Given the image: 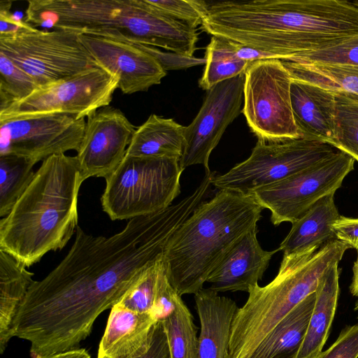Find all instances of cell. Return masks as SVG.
Returning a JSON list of instances; mask_svg holds the SVG:
<instances>
[{
	"instance_id": "cell-29",
	"label": "cell",
	"mask_w": 358,
	"mask_h": 358,
	"mask_svg": "<svg viewBox=\"0 0 358 358\" xmlns=\"http://www.w3.org/2000/svg\"><path fill=\"white\" fill-rule=\"evenodd\" d=\"M162 322L171 358H198V328L181 296L175 310Z\"/></svg>"
},
{
	"instance_id": "cell-8",
	"label": "cell",
	"mask_w": 358,
	"mask_h": 358,
	"mask_svg": "<svg viewBox=\"0 0 358 358\" xmlns=\"http://www.w3.org/2000/svg\"><path fill=\"white\" fill-rule=\"evenodd\" d=\"M80 34L66 29H29L0 37L5 54L43 87L100 67L82 43Z\"/></svg>"
},
{
	"instance_id": "cell-21",
	"label": "cell",
	"mask_w": 358,
	"mask_h": 358,
	"mask_svg": "<svg viewBox=\"0 0 358 358\" xmlns=\"http://www.w3.org/2000/svg\"><path fill=\"white\" fill-rule=\"evenodd\" d=\"M335 193L317 201L292 228L278 248L283 256L313 255L325 244L336 240L332 224L341 216L334 201Z\"/></svg>"
},
{
	"instance_id": "cell-11",
	"label": "cell",
	"mask_w": 358,
	"mask_h": 358,
	"mask_svg": "<svg viewBox=\"0 0 358 358\" xmlns=\"http://www.w3.org/2000/svg\"><path fill=\"white\" fill-rule=\"evenodd\" d=\"M355 159L338 150L327 158L272 184L249 191L271 212L274 225L294 222L322 197L335 193L354 169Z\"/></svg>"
},
{
	"instance_id": "cell-19",
	"label": "cell",
	"mask_w": 358,
	"mask_h": 358,
	"mask_svg": "<svg viewBox=\"0 0 358 358\" xmlns=\"http://www.w3.org/2000/svg\"><path fill=\"white\" fill-rule=\"evenodd\" d=\"M157 320L151 313H141L114 306L110 309L97 358H137L148 350Z\"/></svg>"
},
{
	"instance_id": "cell-22",
	"label": "cell",
	"mask_w": 358,
	"mask_h": 358,
	"mask_svg": "<svg viewBox=\"0 0 358 358\" xmlns=\"http://www.w3.org/2000/svg\"><path fill=\"white\" fill-rule=\"evenodd\" d=\"M338 265L331 264L319 279L315 305L296 358H315L328 338L340 290Z\"/></svg>"
},
{
	"instance_id": "cell-9",
	"label": "cell",
	"mask_w": 358,
	"mask_h": 358,
	"mask_svg": "<svg viewBox=\"0 0 358 358\" xmlns=\"http://www.w3.org/2000/svg\"><path fill=\"white\" fill-rule=\"evenodd\" d=\"M292 80L278 59L255 61L247 69L241 112L258 141L273 143L302 137L292 114Z\"/></svg>"
},
{
	"instance_id": "cell-28",
	"label": "cell",
	"mask_w": 358,
	"mask_h": 358,
	"mask_svg": "<svg viewBox=\"0 0 358 358\" xmlns=\"http://www.w3.org/2000/svg\"><path fill=\"white\" fill-rule=\"evenodd\" d=\"M36 163L15 155H0V216L7 215L33 180Z\"/></svg>"
},
{
	"instance_id": "cell-6",
	"label": "cell",
	"mask_w": 358,
	"mask_h": 358,
	"mask_svg": "<svg viewBox=\"0 0 358 358\" xmlns=\"http://www.w3.org/2000/svg\"><path fill=\"white\" fill-rule=\"evenodd\" d=\"M349 248L336 239L313 255L283 256L275 278L251 287L236 310L225 358H248L283 317L315 292L326 269L339 263Z\"/></svg>"
},
{
	"instance_id": "cell-10",
	"label": "cell",
	"mask_w": 358,
	"mask_h": 358,
	"mask_svg": "<svg viewBox=\"0 0 358 358\" xmlns=\"http://www.w3.org/2000/svg\"><path fill=\"white\" fill-rule=\"evenodd\" d=\"M338 150L327 142L304 137L273 143L257 141L247 159L226 173L214 175L212 185L247 194L305 169Z\"/></svg>"
},
{
	"instance_id": "cell-33",
	"label": "cell",
	"mask_w": 358,
	"mask_h": 358,
	"mask_svg": "<svg viewBox=\"0 0 358 358\" xmlns=\"http://www.w3.org/2000/svg\"><path fill=\"white\" fill-rule=\"evenodd\" d=\"M287 62L358 66V33L327 47L296 56Z\"/></svg>"
},
{
	"instance_id": "cell-40",
	"label": "cell",
	"mask_w": 358,
	"mask_h": 358,
	"mask_svg": "<svg viewBox=\"0 0 358 358\" xmlns=\"http://www.w3.org/2000/svg\"><path fill=\"white\" fill-rule=\"evenodd\" d=\"M234 42V41H233ZM235 43L236 52L239 59L250 63L263 59H276L275 56L251 47Z\"/></svg>"
},
{
	"instance_id": "cell-25",
	"label": "cell",
	"mask_w": 358,
	"mask_h": 358,
	"mask_svg": "<svg viewBox=\"0 0 358 358\" xmlns=\"http://www.w3.org/2000/svg\"><path fill=\"white\" fill-rule=\"evenodd\" d=\"M34 273L10 255L0 250V353L13 337V322L35 281Z\"/></svg>"
},
{
	"instance_id": "cell-5",
	"label": "cell",
	"mask_w": 358,
	"mask_h": 358,
	"mask_svg": "<svg viewBox=\"0 0 358 358\" xmlns=\"http://www.w3.org/2000/svg\"><path fill=\"white\" fill-rule=\"evenodd\" d=\"M264 208L249 194L219 189L171 236L163 262L178 294H195L229 250L257 227Z\"/></svg>"
},
{
	"instance_id": "cell-14",
	"label": "cell",
	"mask_w": 358,
	"mask_h": 358,
	"mask_svg": "<svg viewBox=\"0 0 358 358\" xmlns=\"http://www.w3.org/2000/svg\"><path fill=\"white\" fill-rule=\"evenodd\" d=\"M245 73L220 82L206 91L193 121L185 127V145L179 159L184 171L201 164L210 172L209 158L227 127L239 115L243 101Z\"/></svg>"
},
{
	"instance_id": "cell-43",
	"label": "cell",
	"mask_w": 358,
	"mask_h": 358,
	"mask_svg": "<svg viewBox=\"0 0 358 358\" xmlns=\"http://www.w3.org/2000/svg\"><path fill=\"white\" fill-rule=\"evenodd\" d=\"M357 309H358V304H357Z\"/></svg>"
},
{
	"instance_id": "cell-36",
	"label": "cell",
	"mask_w": 358,
	"mask_h": 358,
	"mask_svg": "<svg viewBox=\"0 0 358 358\" xmlns=\"http://www.w3.org/2000/svg\"><path fill=\"white\" fill-rule=\"evenodd\" d=\"M315 358H358V323L344 328L336 341Z\"/></svg>"
},
{
	"instance_id": "cell-24",
	"label": "cell",
	"mask_w": 358,
	"mask_h": 358,
	"mask_svg": "<svg viewBox=\"0 0 358 358\" xmlns=\"http://www.w3.org/2000/svg\"><path fill=\"white\" fill-rule=\"evenodd\" d=\"M185 127L171 118L155 114L136 128L126 155L137 157H181L185 145Z\"/></svg>"
},
{
	"instance_id": "cell-26",
	"label": "cell",
	"mask_w": 358,
	"mask_h": 358,
	"mask_svg": "<svg viewBox=\"0 0 358 358\" xmlns=\"http://www.w3.org/2000/svg\"><path fill=\"white\" fill-rule=\"evenodd\" d=\"M282 62L292 78L314 84L332 92L358 96V66Z\"/></svg>"
},
{
	"instance_id": "cell-17",
	"label": "cell",
	"mask_w": 358,
	"mask_h": 358,
	"mask_svg": "<svg viewBox=\"0 0 358 358\" xmlns=\"http://www.w3.org/2000/svg\"><path fill=\"white\" fill-rule=\"evenodd\" d=\"M257 227L244 234L209 275L206 282L216 292H248L262 278L273 255L280 251L262 249L257 240Z\"/></svg>"
},
{
	"instance_id": "cell-38",
	"label": "cell",
	"mask_w": 358,
	"mask_h": 358,
	"mask_svg": "<svg viewBox=\"0 0 358 358\" xmlns=\"http://www.w3.org/2000/svg\"><path fill=\"white\" fill-rule=\"evenodd\" d=\"M332 228L337 240L357 250L358 257V218L341 215Z\"/></svg>"
},
{
	"instance_id": "cell-2",
	"label": "cell",
	"mask_w": 358,
	"mask_h": 358,
	"mask_svg": "<svg viewBox=\"0 0 358 358\" xmlns=\"http://www.w3.org/2000/svg\"><path fill=\"white\" fill-rule=\"evenodd\" d=\"M201 29L287 62L358 33V6L346 0L206 1Z\"/></svg>"
},
{
	"instance_id": "cell-7",
	"label": "cell",
	"mask_w": 358,
	"mask_h": 358,
	"mask_svg": "<svg viewBox=\"0 0 358 358\" xmlns=\"http://www.w3.org/2000/svg\"><path fill=\"white\" fill-rule=\"evenodd\" d=\"M182 171L177 158L126 155L105 178L103 210L113 220L162 211L180 194Z\"/></svg>"
},
{
	"instance_id": "cell-37",
	"label": "cell",
	"mask_w": 358,
	"mask_h": 358,
	"mask_svg": "<svg viewBox=\"0 0 358 358\" xmlns=\"http://www.w3.org/2000/svg\"><path fill=\"white\" fill-rule=\"evenodd\" d=\"M12 1H0V37H6L29 29L31 25L10 13Z\"/></svg>"
},
{
	"instance_id": "cell-30",
	"label": "cell",
	"mask_w": 358,
	"mask_h": 358,
	"mask_svg": "<svg viewBox=\"0 0 358 358\" xmlns=\"http://www.w3.org/2000/svg\"><path fill=\"white\" fill-rule=\"evenodd\" d=\"M335 93V133L331 143L358 161V96Z\"/></svg>"
},
{
	"instance_id": "cell-41",
	"label": "cell",
	"mask_w": 358,
	"mask_h": 358,
	"mask_svg": "<svg viewBox=\"0 0 358 358\" xmlns=\"http://www.w3.org/2000/svg\"><path fill=\"white\" fill-rule=\"evenodd\" d=\"M36 358H92L89 352L83 348H78L64 352L41 356Z\"/></svg>"
},
{
	"instance_id": "cell-39",
	"label": "cell",
	"mask_w": 358,
	"mask_h": 358,
	"mask_svg": "<svg viewBox=\"0 0 358 358\" xmlns=\"http://www.w3.org/2000/svg\"><path fill=\"white\" fill-rule=\"evenodd\" d=\"M137 358H171L162 321L155 323L148 350Z\"/></svg>"
},
{
	"instance_id": "cell-18",
	"label": "cell",
	"mask_w": 358,
	"mask_h": 358,
	"mask_svg": "<svg viewBox=\"0 0 358 358\" xmlns=\"http://www.w3.org/2000/svg\"><path fill=\"white\" fill-rule=\"evenodd\" d=\"M290 99L294 120L301 136L331 144L335 133V93L292 78Z\"/></svg>"
},
{
	"instance_id": "cell-16",
	"label": "cell",
	"mask_w": 358,
	"mask_h": 358,
	"mask_svg": "<svg viewBox=\"0 0 358 358\" xmlns=\"http://www.w3.org/2000/svg\"><path fill=\"white\" fill-rule=\"evenodd\" d=\"M79 38L101 68L118 76V90L124 94L147 91L166 76L159 60L140 45L86 34Z\"/></svg>"
},
{
	"instance_id": "cell-35",
	"label": "cell",
	"mask_w": 358,
	"mask_h": 358,
	"mask_svg": "<svg viewBox=\"0 0 358 358\" xmlns=\"http://www.w3.org/2000/svg\"><path fill=\"white\" fill-rule=\"evenodd\" d=\"M180 296L169 282L164 266L162 269L157 285L152 315L157 321H162L175 310Z\"/></svg>"
},
{
	"instance_id": "cell-13",
	"label": "cell",
	"mask_w": 358,
	"mask_h": 358,
	"mask_svg": "<svg viewBox=\"0 0 358 358\" xmlns=\"http://www.w3.org/2000/svg\"><path fill=\"white\" fill-rule=\"evenodd\" d=\"M86 125L76 115L52 113L0 122V155H15L36 163L77 150Z\"/></svg>"
},
{
	"instance_id": "cell-42",
	"label": "cell",
	"mask_w": 358,
	"mask_h": 358,
	"mask_svg": "<svg viewBox=\"0 0 358 358\" xmlns=\"http://www.w3.org/2000/svg\"><path fill=\"white\" fill-rule=\"evenodd\" d=\"M354 1V3H355L357 6H358V0H355V1Z\"/></svg>"
},
{
	"instance_id": "cell-34",
	"label": "cell",
	"mask_w": 358,
	"mask_h": 358,
	"mask_svg": "<svg viewBox=\"0 0 358 358\" xmlns=\"http://www.w3.org/2000/svg\"><path fill=\"white\" fill-rule=\"evenodd\" d=\"M148 2L162 13L195 29L201 26L206 10L205 1L148 0Z\"/></svg>"
},
{
	"instance_id": "cell-3",
	"label": "cell",
	"mask_w": 358,
	"mask_h": 358,
	"mask_svg": "<svg viewBox=\"0 0 358 358\" xmlns=\"http://www.w3.org/2000/svg\"><path fill=\"white\" fill-rule=\"evenodd\" d=\"M85 180L76 156L44 159L0 220V250L29 267L48 252L64 248L78 226V194Z\"/></svg>"
},
{
	"instance_id": "cell-44",
	"label": "cell",
	"mask_w": 358,
	"mask_h": 358,
	"mask_svg": "<svg viewBox=\"0 0 358 358\" xmlns=\"http://www.w3.org/2000/svg\"></svg>"
},
{
	"instance_id": "cell-15",
	"label": "cell",
	"mask_w": 358,
	"mask_h": 358,
	"mask_svg": "<svg viewBox=\"0 0 358 358\" xmlns=\"http://www.w3.org/2000/svg\"><path fill=\"white\" fill-rule=\"evenodd\" d=\"M135 130L125 115L110 105L90 115L76 155L84 179L112 173L125 157Z\"/></svg>"
},
{
	"instance_id": "cell-4",
	"label": "cell",
	"mask_w": 358,
	"mask_h": 358,
	"mask_svg": "<svg viewBox=\"0 0 358 358\" xmlns=\"http://www.w3.org/2000/svg\"><path fill=\"white\" fill-rule=\"evenodd\" d=\"M24 21L37 28L66 29L158 47L193 59L199 34L148 0H30Z\"/></svg>"
},
{
	"instance_id": "cell-1",
	"label": "cell",
	"mask_w": 358,
	"mask_h": 358,
	"mask_svg": "<svg viewBox=\"0 0 358 358\" xmlns=\"http://www.w3.org/2000/svg\"><path fill=\"white\" fill-rule=\"evenodd\" d=\"M196 207L185 196L162 211L129 220L109 237L78 226L67 255L29 287L13 322V337L30 343L32 358L79 348L99 315L163 257L171 236Z\"/></svg>"
},
{
	"instance_id": "cell-32",
	"label": "cell",
	"mask_w": 358,
	"mask_h": 358,
	"mask_svg": "<svg viewBox=\"0 0 358 358\" xmlns=\"http://www.w3.org/2000/svg\"><path fill=\"white\" fill-rule=\"evenodd\" d=\"M38 88L31 77L0 52V109L27 97Z\"/></svg>"
},
{
	"instance_id": "cell-31",
	"label": "cell",
	"mask_w": 358,
	"mask_h": 358,
	"mask_svg": "<svg viewBox=\"0 0 358 358\" xmlns=\"http://www.w3.org/2000/svg\"><path fill=\"white\" fill-rule=\"evenodd\" d=\"M163 267V257L146 267L115 306L152 315L157 281Z\"/></svg>"
},
{
	"instance_id": "cell-23",
	"label": "cell",
	"mask_w": 358,
	"mask_h": 358,
	"mask_svg": "<svg viewBox=\"0 0 358 358\" xmlns=\"http://www.w3.org/2000/svg\"><path fill=\"white\" fill-rule=\"evenodd\" d=\"M315 297V292L294 308L248 358H296L307 331Z\"/></svg>"
},
{
	"instance_id": "cell-27",
	"label": "cell",
	"mask_w": 358,
	"mask_h": 358,
	"mask_svg": "<svg viewBox=\"0 0 358 358\" xmlns=\"http://www.w3.org/2000/svg\"><path fill=\"white\" fill-rule=\"evenodd\" d=\"M205 61L199 85L206 91L220 82L245 73L250 64L238 58L234 42L214 36L206 48Z\"/></svg>"
},
{
	"instance_id": "cell-12",
	"label": "cell",
	"mask_w": 358,
	"mask_h": 358,
	"mask_svg": "<svg viewBox=\"0 0 358 358\" xmlns=\"http://www.w3.org/2000/svg\"><path fill=\"white\" fill-rule=\"evenodd\" d=\"M115 74L96 67L52 85L0 109V122L33 116L66 113L79 118L109 106L118 89Z\"/></svg>"
},
{
	"instance_id": "cell-20",
	"label": "cell",
	"mask_w": 358,
	"mask_h": 358,
	"mask_svg": "<svg viewBox=\"0 0 358 358\" xmlns=\"http://www.w3.org/2000/svg\"><path fill=\"white\" fill-rule=\"evenodd\" d=\"M194 300L201 326L198 358H225L236 303L210 288L200 289Z\"/></svg>"
}]
</instances>
